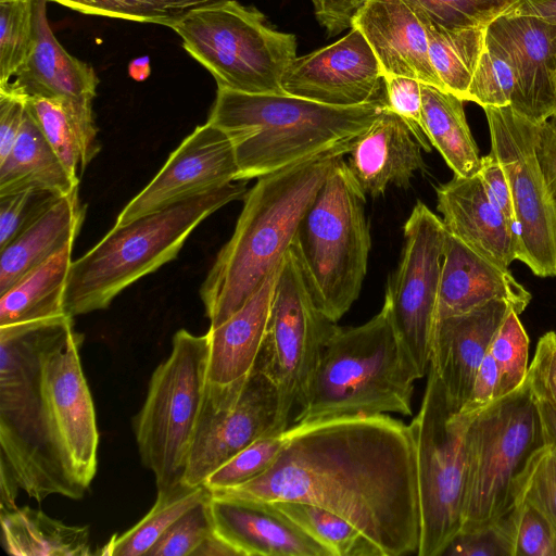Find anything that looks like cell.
<instances>
[{"label": "cell", "instance_id": "obj_15", "mask_svg": "<svg viewBox=\"0 0 556 556\" xmlns=\"http://www.w3.org/2000/svg\"><path fill=\"white\" fill-rule=\"evenodd\" d=\"M446 235L442 219L417 201L404 225L401 258L384 294L395 332L421 378L430 364Z\"/></svg>", "mask_w": 556, "mask_h": 556}, {"label": "cell", "instance_id": "obj_16", "mask_svg": "<svg viewBox=\"0 0 556 556\" xmlns=\"http://www.w3.org/2000/svg\"><path fill=\"white\" fill-rule=\"evenodd\" d=\"M279 420L274 381L256 362L244 382L224 389L206 386L203 407L182 482L197 486L256 439L287 430Z\"/></svg>", "mask_w": 556, "mask_h": 556}, {"label": "cell", "instance_id": "obj_48", "mask_svg": "<svg viewBox=\"0 0 556 556\" xmlns=\"http://www.w3.org/2000/svg\"><path fill=\"white\" fill-rule=\"evenodd\" d=\"M443 555L448 556H511L508 535L498 520L468 531H459Z\"/></svg>", "mask_w": 556, "mask_h": 556}, {"label": "cell", "instance_id": "obj_6", "mask_svg": "<svg viewBox=\"0 0 556 556\" xmlns=\"http://www.w3.org/2000/svg\"><path fill=\"white\" fill-rule=\"evenodd\" d=\"M366 194L339 159L303 216L293 251L320 311L337 323L357 300L371 247Z\"/></svg>", "mask_w": 556, "mask_h": 556}, {"label": "cell", "instance_id": "obj_25", "mask_svg": "<svg viewBox=\"0 0 556 556\" xmlns=\"http://www.w3.org/2000/svg\"><path fill=\"white\" fill-rule=\"evenodd\" d=\"M493 300L507 302L520 315L530 303L531 294L508 269L496 266L447 232L437 320Z\"/></svg>", "mask_w": 556, "mask_h": 556}, {"label": "cell", "instance_id": "obj_38", "mask_svg": "<svg viewBox=\"0 0 556 556\" xmlns=\"http://www.w3.org/2000/svg\"><path fill=\"white\" fill-rule=\"evenodd\" d=\"M34 1H0V88L8 86L31 50Z\"/></svg>", "mask_w": 556, "mask_h": 556}, {"label": "cell", "instance_id": "obj_54", "mask_svg": "<svg viewBox=\"0 0 556 556\" xmlns=\"http://www.w3.org/2000/svg\"><path fill=\"white\" fill-rule=\"evenodd\" d=\"M478 174L491 198L515 226L513 202L506 174L502 164L491 151L488 155L481 157V168Z\"/></svg>", "mask_w": 556, "mask_h": 556}, {"label": "cell", "instance_id": "obj_23", "mask_svg": "<svg viewBox=\"0 0 556 556\" xmlns=\"http://www.w3.org/2000/svg\"><path fill=\"white\" fill-rule=\"evenodd\" d=\"M352 27L366 38L383 76H406L445 90L429 58L425 25L405 0H368Z\"/></svg>", "mask_w": 556, "mask_h": 556}, {"label": "cell", "instance_id": "obj_56", "mask_svg": "<svg viewBox=\"0 0 556 556\" xmlns=\"http://www.w3.org/2000/svg\"><path fill=\"white\" fill-rule=\"evenodd\" d=\"M534 401L541 418L544 442L552 443L556 447V410L545 400L534 396Z\"/></svg>", "mask_w": 556, "mask_h": 556}, {"label": "cell", "instance_id": "obj_44", "mask_svg": "<svg viewBox=\"0 0 556 556\" xmlns=\"http://www.w3.org/2000/svg\"><path fill=\"white\" fill-rule=\"evenodd\" d=\"M421 21L455 28L488 27L516 0H405Z\"/></svg>", "mask_w": 556, "mask_h": 556}, {"label": "cell", "instance_id": "obj_58", "mask_svg": "<svg viewBox=\"0 0 556 556\" xmlns=\"http://www.w3.org/2000/svg\"><path fill=\"white\" fill-rule=\"evenodd\" d=\"M0 1H7V0H0Z\"/></svg>", "mask_w": 556, "mask_h": 556}, {"label": "cell", "instance_id": "obj_2", "mask_svg": "<svg viewBox=\"0 0 556 556\" xmlns=\"http://www.w3.org/2000/svg\"><path fill=\"white\" fill-rule=\"evenodd\" d=\"M353 142L261 176L247 191L232 236L200 288L210 327L236 313L281 263L334 163L348 155Z\"/></svg>", "mask_w": 556, "mask_h": 556}, {"label": "cell", "instance_id": "obj_52", "mask_svg": "<svg viewBox=\"0 0 556 556\" xmlns=\"http://www.w3.org/2000/svg\"><path fill=\"white\" fill-rule=\"evenodd\" d=\"M319 24L329 37L352 27V21L368 0H311Z\"/></svg>", "mask_w": 556, "mask_h": 556}, {"label": "cell", "instance_id": "obj_30", "mask_svg": "<svg viewBox=\"0 0 556 556\" xmlns=\"http://www.w3.org/2000/svg\"><path fill=\"white\" fill-rule=\"evenodd\" d=\"M78 186L27 110L13 147L0 161V195L31 188L65 195Z\"/></svg>", "mask_w": 556, "mask_h": 556}, {"label": "cell", "instance_id": "obj_24", "mask_svg": "<svg viewBox=\"0 0 556 556\" xmlns=\"http://www.w3.org/2000/svg\"><path fill=\"white\" fill-rule=\"evenodd\" d=\"M421 146L403 119L386 108L353 142L348 166L365 194L382 195L389 186L408 188L425 168Z\"/></svg>", "mask_w": 556, "mask_h": 556}, {"label": "cell", "instance_id": "obj_34", "mask_svg": "<svg viewBox=\"0 0 556 556\" xmlns=\"http://www.w3.org/2000/svg\"><path fill=\"white\" fill-rule=\"evenodd\" d=\"M421 21V20H420ZM431 64L446 91L466 101L486 43L488 27H444L421 21Z\"/></svg>", "mask_w": 556, "mask_h": 556}, {"label": "cell", "instance_id": "obj_1", "mask_svg": "<svg viewBox=\"0 0 556 556\" xmlns=\"http://www.w3.org/2000/svg\"><path fill=\"white\" fill-rule=\"evenodd\" d=\"M213 495L301 502L352 523L382 556L417 554L420 516L409 426L388 414L294 424L271 466Z\"/></svg>", "mask_w": 556, "mask_h": 556}, {"label": "cell", "instance_id": "obj_43", "mask_svg": "<svg viewBox=\"0 0 556 556\" xmlns=\"http://www.w3.org/2000/svg\"><path fill=\"white\" fill-rule=\"evenodd\" d=\"M285 442L286 430L256 439L212 472L203 485L208 491H220L238 486L258 477L271 466Z\"/></svg>", "mask_w": 556, "mask_h": 556}, {"label": "cell", "instance_id": "obj_53", "mask_svg": "<svg viewBox=\"0 0 556 556\" xmlns=\"http://www.w3.org/2000/svg\"><path fill=\"white\" fill-rule=\"evenodd\" d=\"M535 156L547 191L556 207V116L538 125Z\"/></svg>", "mask_w": 556, "mask_h": 556}, {"label": "cell", "instance_id": "obj_41", "mask_svg": "<svg viewBox=\"0 0 556 556\" xmlns=\"http://www.w3.org/2000/svg\"><path fill=\"white\" fill-rule=\"evenodd\" d=\"M502 522L511 556H556V528L535 506L516 502Z\"/></svg>", "mask_w": 556, "mask_h": 556}, {"label": "cell", "instance_id": "obj_8", "mask_svg": "<svg viewBox=\"0 0 556 556\" xmlns=\"http://www.w3.org/2000/svg\"><path fill=\"white\" fill-rule=\"evenodd\" d=\"M172 29L217 88L283 93L281 78L296 58V39L270 27L257 9L223 0L190 12Z\"/></svg>", "mask_w": 556, "mask_h": 556}, {"label": "cell", "instance_id": "obj_39", "mask_svg": "<svg viewBox=\"0 0 556 556\" xmlns=\"http://www.w3.org/2000/svg\"><path fill=\"white\" fill-rule=\"evenodd\" d=\"M516 86L514 65L505 50L486 36L483 54L468 88L466 101L481 108L510 105Z\"/></svg>", "mask_w": 556, "mask_h": 556}, {"label": "cell", "instance_id": "obj_55", "mask_svg": "<svg viewBox=\"0 0 556 556\" xmlns=\"http://www.w3.org/2000/svg\"><path fill=\"white\" fill-rule=\"evenodd\" d=\"M505 14L536 16L556 24V0H516Z\"/></svg>", "mask_w": 556, "mask_h": 556}, {"label": "cell", "instance_id": "obj_10", "mask_svg": "<svg viewBox=\"0 0 556 556\" xmlns=\"http://www.w3.org/2000/svg\"><path fill=\"white\" fill-rule=\"evenodd\" d=\"M208 339L179 329L168 357L153 371L144 403L134 418L142 465L157 490L180 483L207 386Z\"/></svg>", "mask_w": 556, "mask_h": 556}, {"label": "cell", "instance_id": "obj_13", "mask_svg": "<svg viewBox=\"0 0 556 556\" xmlns=\"http://www.w3.org/2000/svg\"><path fill=\"white\" fill-rule=\"evenodd\" d=\"M336 326L315 303L289 248L276 280L257 359L278 390L279 420L285 428H289L290 414L301 402Z\"/></svg>", "mask_w": 556, "mask_h": 556}, {"label": "cell", "instance_id": "obj_51", "mask_svg": "<svg viewBox=\"0 0 556 556\" xmlns=\"http://www.w3.org/2000/svg\"><path fill=\"white\" fill-rule=\"evenodd\" d=\"M498 368L490 351L476 374L470 395L459 412L476 415L497 399Z\"/></svg>", "mask_w": 556, "mask_h": 556}, {"label": "cell", "instance_id": "obj_57", "mask_svg": "<svg viewBox=\"0 0 556 556\" xmlns=\"http://www.w3.org/2000/svg\"><path fill=\"white\" fill-rule=\"evenodd\" d=\"M192 556H239V553L214 530Z\"/></svg>", "mask_w": 556, "mask_h": 556}, {"label": "cell", "instance_id": "obj_5", "mask_svg": "<svg viewBox=\"0 0 556 556\" xmlns=\"http://www.w3.org/2000/svg\"><path fill=\"white\" fill-rule=\"evenodd\" d=\"M244 181L187 199L112 229L73 261L65 291L70 316L105 309L146 275L176 258L187 238L206 217L243 199Z\"/></svg>", "mask_w": 556, "mask_h": 556}, {"label": "cell", "instance_id": "obj_19", "mask_svg": "<svg viewBox=\"0 0 556 556\" xmlns=\"http://www.w3.org/2000/svg\"><path fill=\"white\" fill-rule=\"evenodd\" d=\"M509 56L516 75L510 108L533 124L556 116V24L503 14L486 28Z\"/></svg>", "mask_w": 556, "mask_h": 556}, {"label": "cell", "instance_id": "obj_50", "mask_svg": "<svg viewBox=\"0 0 556 556\" xmlns=\"http://www.w3.org/2000/svg\"><path fill=\"white\" fill-rule=\"evenodd\" d=\"M27 111V98L0 90V161L13 147Z\"/></svg>", "mask_w": 556, "mask_h": 556}, {"label": "cell", "instance_id": "obj_33", "mask_svg": "<svg viewBox=\"0 0 556 556\" xmlns=\"http://www.w3.org/2000/svg\"><path fill=\"white\" fill-rule=\"evenodd\" d=\"M422 118L427 137L454 175L471 177L481 168V156L464 111V101L434 86L421 84Z\"/></svg>", "mask_w": 556, "mask_h": 556}, {"label": "cell", "instance_id": "obj_12", "mask_svg": "<svg viewBox=\"0 0 556 556\" xmlns=\"http://www.w3.org/2000/svg\"><path fill=\"white\" fill-rule=\"evenodd\" d=\"M83 341L73 321L62 328L45 350L40 378L46 450L63 496L73 500L84 496L98 466L99 433L80 362Z\"/></svg>", "mask_w": 556, "mask_h": 556}, {"label": "cell", "instance_id": "obj_21", "mask_svg": "<svg viewBox=\"0 0 556 556\" xmlns=\"http://www.w3.org/2000/svg\"><path fill=\"white\" fill-rule=\"evenodd\" d=\"M215 532L239 556H330L270 502L211 494Z\"/></svg>", "mask_w": 556, "mask_h": 556}, {"label": "cell", "instance_id": "obj_28", "mask_svg": "<svg viewBox=\"0 0 556 556\" xmlns=\"http://www.w3.org/2000/svg\"><path fill=\"white\" fill-rule=\"evenodd\" d=\"M86 207L78 189L60 197L40 217L0 250V295L77 237Z\"/></svg>", "mask_w": 556, "mask_h": 556}, {"label": "cell", "instance_id": "obj_35", "mask_svg": "<svg viewBox=\"0 0 556 556\" xmlns=\"http://www.w3.org/2000/svg\"><path fill=\"white\" fill-rule=\"evenodd\" d=\"M211 492L202 484L190 486L182 481L157 490L154 505L130 529L114 534L98 553L101 556H147L168 528L189 509L207 500Z\"/></svg>", "mask_w": 556, "mask_h": 556}, {"label": "cell", "instance_id": "obj_31", "mask_svg": "<svg viewBox=\"0 0 556 556\" xmlns=\"http://www.w3.org/2000/svg\"><path fill=\"white\" fill-rule=\"evenodd\" d=\"M4 551L15 556H90L87 526L66 525L30 506L0 510Z\"/></svg>", "mask_w": 556, "mask_h": 556}, {"label": "cell", "instance_id": "obj_29", "mask_svg": "<svg viewBox=\"0 0 556 556\" xmlns=\"http://www.w3.org/2000/svg\"><path fill=\"white\" fill-rule=\"evenodd\" d=\"M27 110L70 175L79 181L100 151L92 99L27 98Z\"/></svg>", "mask_w": 556, "mask_h": 556}, {"label": "cell", "instance_id": "obj_17", "mask_svg": "<svg viewBox=\"0 0 556 556\" xmlns=\"http://www.w3.org/2000/svg\"><path fill=\"white\" fill-rule=\"evenodd\" d=\"M239 167L229 137L206 122L170 153L151 181L121 211L114 226L238 181Z\"/></svg>", "mask_w": 556, "mask_h": 556}, {"label": "cell", "instance_id": "obj_9", "mask_svg": "<svg viewBox=\"0 0 556 556\" xmlns=\"http://www.w3.org/2000/svg\"><path fill=\"white\" fill-rule=\"evenodd\" d=\"M543 443L541 418L527 377L520 387L472 418L466 433L460 531L494 523L509 511L515 479Z\"/></svg>", "mask_w": 556, "mask_h": 556}, {"label": "cell", "instance_id": "obj_40", "mask_svg": "<svg viewBox=\"0 0 556 556\" xmlns=\"http://www.w3.org/2000/svg\"><path fill=\"white\" fill-rule=\"evenodd\" d=\"M522 501L540 509L556 528V447L552 443L534 450L517 475L513 504Z\"/></svg>", "mask_w": 556, "mask_h": 556}, {"label": "cell", "instance_id": "obj_46", "mask_svg": "<svg viewBox=\"0 0 556 556\" xmlns=\"http://www.w3.org/2000/svg\"><path fill=\"white\" fill-rule=\"evenodd\" d=\"M60 197L50 190L25 189L0 195V250L40 217Z\"/></svg>", "mask_w": 556, "mask_h": 556}, {"label": "cell", "instance_id": "obj_22", "mask_svg": "<svg viewBox=\"0 0 556 556\" xmlns=\"http://www.w3.org/2000/svg\"><path fill=\"white\" fill-rule=\"evenodd\" d=\"M437 210L450 235L496 266L508 269L517 260L515 226L491 198L479 174L454 175L439 186Z\"/></svg>", "mask_w": 556, "mask_h": 556}, {"label": "cell", "instance_id": "obj_36", "mask_svg": "<svg viewBox=\"0 0 556 556\" xmlns=\"http://www.w3.org/2000/svg\"><path fill=\"white\" fill-rule=\"evenodd\" d=\"M273 504L324 546L330 556H382L359 530L328 509L301 502Z\"/></svg>", "mask_w": 556, "mask_h": 556}, {"label": "cell", "instance_id": "obj_47", "mask_svg": "<svg viewBox=\"0 0 556 556\" xmlns=\"http://www.w3.org/2000/svg\"><path fill=\"white\" fill-rule=\"evenodd\" d=\"M387 108L407 125L422 150L431 152L422 118L421 81L415 78L387 74L383 76Z\"/></svg>", "mask_w": 556, "mask_h": 556}, {"label": "cell", "instance_id": "obj_3", "mask_svg": "<svg viewBox=\"0 0 556 556\" xmlns=\"http://www.w3.org/2000/svg\"><path fill=\"white\" fill-rule=\"evenodd\" d=\"M386 108V98L342 108L286 93L217 88L207 122L231 140L237 180L247 181L354 141Z\"/></svg>", "mask_w": 556, "mask_h": 556}, {"label": "cell", "instance_id": "obj_14", "mask_svg": "<svg viewBox=\"0 0 556 556\" xmlns=\"http://www.w3.org/2000/svg\"><path fill=\"white\" fill-rule=\"evenodd\" d=\"M491 152L510 189L518 240L517 260L539 277L556 276V207L535 156L538 125L509 105L483 108Z\"/></svg>", "mask_w": 556, "mask_h": 556}, {"label": "cell", "instance_id": "obj_11", "mask_svg": "<svg viewBox=\"0 0 556 556\" xmlns=\"http://www.w3.org/2000/svg\"><path fill=\"white\" fill-rule=\"evenodd\" d=\"M476 415L451 406L441 380L429 366L420 408L408 425L416 455L419 556L443 555L462 529L466 433Z\"/></svg>", "mask_w": 556, "mask_h": 556}, {"label": "cell", "instance_id": "obj_45", "mask_svg": "<svg viewBox=\"0 0 556 556\" xmlns=\"http://www.w3.org/2000/svg\"><path fill=\"white\" fill-rule=\"evenodd\" d=\"M211 496L178 518L150 548L147 556H192L213 532Z\"/></svg>", "mask_w": 556, "mask_h": 556}, {"label": "cell", "instance_id": "obj_27", "mask_svg": "<svg viewBox=\"0 0 556 556\" xmlns=\"http://www.w3.org/2000/svg\"><path fill=\"white\" fill-rule=\"evenodd\" d=\"M47 0L34 1L35 38L31 50L7 87L25 98H90L97 94L92 66L70 54L55 38L47 20Z\"/></svg>", "mask_w": 556, "mask_h": 556}, {"label": "cell", "instance_id": "obj_49", "mask_svg": "<svg viewBox=\"0 0 556 556\" xmlns=\"http://www.w3.org/2000/svg\"><path fill=\"white\" fill-rule=\"evenodd\" d=\"M527 380L532 394L556 410V332L548 331L539 339Z\"/></svg>", "mask_w": 556, "mask_h": 556}, {"label": "cell", "instance_id": "obj_42", "mask_svg": "<svg viewBox=\"0 0 556 556\" xmlns=\"http://www.w3.org/2000/svg\"><path fill=\"white\" fill-rule=\"evenodd\" d=\"M498 368L497 397L520 387L529 370V338L511 309L497 329L489 349Z\"/></svg>", "mask_w": 556, "mask_h": 556}, {"label": "cell", "instance_id": "obj_4", "mask_svg": "<svg viewBox=\"0 0 556 556\" xmlns=\"http://www.w3.org/2000/svg\"><path fill=\"white\" fill-rule=\"evenodd\" d=\"M420 378L384 298L380 312L365 324L336 326L293 424L356 415L409 416L414 383Z\"/></svg>", "mask_w": 556, "mask_h": 556}, {"label": "cell", "instance_id": "obj_18", "mask_svg": "<svg viewBox=\"0 0 556 556\" xmlns=\"http://www.w3.org/2000/svg\"><path fill=\"white\" fill-rule=\"evenodd\" d=\"M383 72L355 27L336 42L295 58L281 78L283 93L331 106H358L382 99Z\"/></svg>", "mask_w": 556, "mask_h": 556}, {"label": "cell", "instance_id": "obj_37", "mask_svg": "<svg viewBox=\"0 0 556 556\" xmlns=\"http://www.w3.org/2000/svg\"><path fill=\"white\" fill-rule=\"evenodd\" d=\"M83 14L170 27L190 12L223 0H47Z\"/></svg>", "mask_w": 556, "mask_h": 556}, {"label": "cell", "instance_id": "obj_26", "mask_svg": "<svg viewBox=\"0 0 556 556\" xmlns=\"http://www.w3.org/2000/svg\"><path fill=\"white\" fill-rule=\"evenodd\" d=\"M280 266L281 263L236 313L208 328L207 388L240 384L254 369L264 344Z\"/></svg>", "mask_w": 556, "mask_h": 556}, {"label": "cell", "instance_id": "obj_7", "mask_svg": "<svg viewBox=\"0 0 556 556\" xmlns=\"http://www.w3.org/2000/svg\"><path fill=\"white\" fill-rule=\"evenodd\" d=\"M73 317L61 316L0 326V472L41 502L63 496L41 428L42 356Z\"/></svg>", "mask_w": 556, "mask_h": 556}, {"label": "cell", "instance_id": "obj_20", "mask_svg": "<svg viewBox=\"0 0 556 556\" xmlns=\"http://www.w3.org/2000/svg\"><path fill=\"white\" fill-rule=\"evenodd\" d=\"M511 309L507 302L493 300L435 321L429 366L454 409L460 410L468 401L478 368Z\"/></svg>", "mask_w": 556, "mask_h": 556}, {"label": "cell", "instance_id": "obj_32", "mask_svg": "<svg viewBox=\"0 0 556 556\" xmlns=\"http://www.w3.org/2000/svg\"><path fill=\"white\" fill-rule=\"evenodd\" d=\"M73 244H66L0 295V326L66 314L65 291Z\"/></svg>", "mask_w": 556, "mask_h": 556}]
</instances>
